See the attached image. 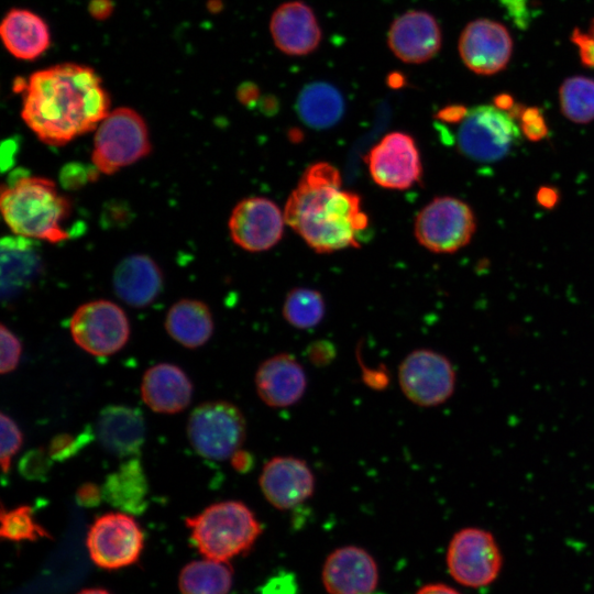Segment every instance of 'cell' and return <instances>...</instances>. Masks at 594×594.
I'll return each instance as SVG.
<instances>
[{
	"label": "cell",
	"instance_id": "ac0fdd59",
	"mask_svg": "<svg viewBox=\"0 0 594 594\" xmlns=\"http://www.w3.org/2000/svg\"><path fill=\"white\" fill-rule=\"evenodd\" d=\"M388 46L404 63L421 64L431 59L441 47V31L436 19L426 11L410 10L392 23Z\"/></svg>",
	"mask_w": 594,
	"mask_h": 594
},
{
	"label": "cell",
	"instance_id": "30bf717a",
	"mask_svg": "<svg viewBox=\"0 0 594 594\" xmlns=\"http://www.w3.org/2000/svg\"><path fill=\"white\" fill-rule=\"evenodd\" d=\"M69 330L79 348L97 356L120 351L130 337V323L124 310L105 299L79 306L73 314Z\"/></svg>",
	"mask_w": 594,
	"mask_h": 594
},
{
	"label": "cell",
	"instance_id": "9c48e42d",
	"mask_svg": "<svg viewBox=\"0 0 594 594\" xmlns=\"http://www.w3.org/2000/svg\"><path fill=\"white\" fill-rule=\"evenodd\" d=\"M457 375L451 361L430 349H417L405 356L398 367L403 394L420 407L446 403L454 393Z\"/></svg>",
	"mask_w": 594,
	"mask_h": 594
},
{
	"label": "cell",
	"instance_id": "52a82bcc",
	"mask_svg": "<svg viewBox=\"0 0 594 594\" xmlns=\"http://www.w3.org/2000/svg\"><path fill=\"white\" fill-rule=\"evenodd\" d=\"M519 139L514 117L496 106H477L468 110L457 132V145L466 157L495 162L505 157Z\"/></svg>",
	"mask_w": 594,
	"mask_h": 594
},
{
	"label": "cell",
	"instance_id": "d6986e66",
	"mask_svg": "<svg viewBox=\"0 0 594 594\" xmlns=\"http://www.w3.org/2000/svg\"><path fill=\"white\" fill-rule=\"evenodd\" d=\"M255 388L264 404L273 408H285L302 398L307 388V376L295 356L278 353L263 361L257 367Z\"/></svg>",
	"mask_w": 594,
	"mask_h": 594
},
{
	"label": "cell",
	"instance_id": "8fae6325",
	"mask_svg": "<svg viewBox=\"0 0 594 594\" xmlns=\"http://www.w3.org/2000/svg\"><path fill=\"white\" fill-rule=\"evenodd\" d=\"M447 564L450 574L459 583L480 587L496 579L502 566V554L490 531L469 527L452 537Z\"/></svg>",
	"mask_w": 594,
	"mask_h": 594
},
{
	"label": "cell",
	"instance_id": "3957f363",
	"mask_svg": "<svg viewBox=\"0 0 594 594\" xmlns=\"http://www.w3.org/2000/svg\"><path fill=\"white\" fill-rule=\"evenodd\" d=\"M0 208L15 235L50 243L69 238L62 223L70 212V201L50 178L22 176L11 185H3Z\"/></svg>",
	"mask_w": 594,
	"mask_h": 594
},
{
	"label": "cell",
	"instance_id": "f35d334b",
	"mask_svg": "<svg viewBox=\"0 0 594 594\" xmlns=\"http://www.w3.org/2000/svg\"><path fill=\"white\" fill-rule=\"evenodd\" d=\"M297 586L292 574L285 573L272 578L263 585L262 594H296Z\"/></svg>",
	"mask_w": 594,
	"mask_h": 594
},
{
	"label": "cell",
	"instance_id": "7c38bea8",
	"mask_svg": "<svg viewBox=\"0 0 594 594\" xmlns=\"http://www.w3.org/2000/svg\"><path fill=\"white\" fill-rule=\"evenodd\" d=\"M143 541L142 529L127 513H108L98 517L87 535L91 560L108 570L134 563L142 552Z\"/></svg>",
	"mask_w": 594,
	"mask_h": 594
},
{
	"label": "cell",
	"instance_id": "e575fe53",
	"mask_svg": "<svg viewBox=\"0 0 594 594\" xmlns=\"http://www.w3.org/2000/svg\"><path fill=\"white\" fill-rule=\"evenodd\" d=\"M1 365L2 374L10 373L19 364L22 346L20 340L4 324L0 326Z\"/></svg>",
	"mask_w": 594,
	"mask_h": 594
},
{
	"label": "cell",
	"instance_id": "b9f144b4",
	"mask_svg": "<svg viewBox=\"0 0 594 594\" xmlns=\"http://www.w3.org/2000/svg\"><path fill=\"white\" fill-rule=\"evenodd\" d=\"M88 9L95 19L102 20L110 15L113 6L110 0H91Z\"/></svg>",
	"mask_w": 594,
	"mask_h": 594
},
{
	"label": "cell",
	"instance_id": "6da1fadb",
	"mask_svg": "<svg viewBox=\"0 0 594 594\" xmlns=\"http://www.w3.org/2000/svg\"><path fill=\"white\" fill-rule=\"evenodd\" d=\"M21 117L44 144L62 146L97 129L110 97L95 69L63 63L33 73L24 84Z\"/></svg>",
	"mask_w": 594,
	"mask_h": 594
},
{
	"label": "cell",
	"instance_id": "e0dca14e",
	"mask_svg": "<svg viewBox=\"0 0 594 594\" xmlns=\"http://www.w3.org/2000/svg\"><path fill=\"white\" fill-rule=\"evenodd\" d=\"M322 582L329 594H371L378 583L377 565L366 550L341 547L326 559Z\"/></svg>",
	"mask_w": 594,
	"mask_h": 594
},
{
	"label": "cell",
	"instance_id": "d6a6232c",
	"mask_svg": "<svg viewBox=\"0 0 594 594\" xmlns=\"http://www.w3.org/2000/svg\"><path fill=\"white\" fill-rule=\"evenodd\" d=\"M1 427V453L0 462L3 473H8L13 455L19 451L22 446L23 437L20 428L14 420L1 413L0 415Z\"/></svg>",
	"mask_w": 594,
	"mask_h": 594
},
{
	"label": "cell",
	"instance_id": "d4e9b609",
	"mask_svg": "<svg viewBox=\"0 0 594 594\" xmlns=\"http://www.w3.org/2000/svg\"><path fill=\"white\" fill-rule=\"evenodd\" d=\"M110 505L130 514H141L147 506V481L138 459H129L110 473L101 487Z\"/></svg>",
	"mask_w": 594,
	"mask_h": 594
},
{
	"label": "cell",
	"instance_id": "5bb4252c",
	"mask_svg": "<svg viewBox=\"0 0 594 594\" xmlns=\"http://www.w3.org/2000/svg\"><path fill=\"white\" fill-rule=\"evenodd\" d=\"M284 212L264 197H249L239 201L229 218L232 241L250 252L273 248L282 239L285 224Z\"/></svg>",
	"mask_w": 594,
	"mask_h": 594
},
{
	"label": "cell",
	"instance_id": "cb8c5ba5",
	"mask_svg": "<svg viewBox=\"0 0 594 594\" xmlns=\"http://www.w3.org/2000/svg\"><path fill=\"white\" fill-rule=\"evenodd\" d=\"M0 37L7 51L23 61L40 57L51 44L46 22L25 9H12L4 15L0 23Z\"/></svg>",
	"mask_w": 594,
	"mask_h": 594
},
{
	"label": "cell",
	"instance_id": "f546056e",
	"mask_svg": "<svg viewBox=\"0 0 594 594\" xmlns=\"http://www.w3.org/2000/svg\"><path fill=\"white\" fill-rule=\"evenodd\" d=\"M562 113L575 123L594 120V80L583 76L568 78L560 88Z\"/></svg>",
	"mask_w": 594,
	"mask_h": 594
},
{
	"label": "cell",
	"instance_id": "bcb514c9",
	"mask_svg": "<svg viewBox=\"0 0 594 594\" xmlns=\"http://www.w3.org/2000/svg\"><path fill=\"white\" fill-rule=\"evenodd\" d=\"M558 194L554 189L544 187L538 193V200L544 207H552L557 202Z\"/></svg>",
	"mask_w": 594,
	"mask_h": 594
},
{
	"label": "cell",
	"instance_id": "2e32d148",
	"mask_svg": "<svg viewBox=\"0 0 594 594\" xmlns=\"http://www.w3.org/2000/svg\"><path fill=\"white\" fill-rule=\"evenodd\" d=\"M258 485L273 507L287 510L312 496L315 476L309 465L301 459L274 457L263 466Z\"/></svg>",
	"mask_w": 594,
	"mask_h": 594
},
{
	"label": "cell",
	"instance_id": "4316f807",
	"mask_svg": "<svg viewBox=\"0 0 594 594\" xmlns=\"http://www.w3.org/2000/svg\"><path fill=\"white\" fill-rule=\"evenodd\" d=\"M299 119L312 129H328L343 116L344 100L332 85L316 81L307 85L296 102Z\"/></svg>",
	"mask_w": 594,
	"mask_h": 594
},
{
	"label": "cell",
	"instance_id": "9a60e30c",
	"mask_svg": "<svg viewBox=\"0 0 594 594\" xmlns=\"http://www.w3.org/2000/svg\"><path fill=\"white\" fill-rule=\"evenodd\" d=\"M513 41L498 22L479 19L470 22L459 38V52L465 66L481 75H492L506 67Z\"/></svg>",
	"mask_w": 594,
	"mask_h": 594
},
{
	"label": "cell",
	"instance_id": "4dcf8cb0",
	"mask_svg": "<svg viewBox=\"0 0 594 594\" xmlns=\"http://www.w3.org/2000/svg\"><path fill=\"white\" fill-rule=\"evenodd\" d=\"M0 522V536L2 539L35 541L38 538H51L46 529L35 521L33 509L26 505L10 510L1 507Z\"/></svg>",
	"mask_w": 594,
	"mask_h": 594
},
{
	"label": "cell",
	"instance_id": "681fc988",
	"mask_svg": "<svg viewBox=\"0 0 594 594\" xmlns=\"http://www.w3.org/2000/svg\"><path fill=\"white\" fill-rule=\"evenodd\" d=\"M78 594H110L103 588H86L79 592Z\"/></svg>",
	"mask_w": 594,
	"mask_h": 594
},
{
	"label": "cell",
	"instance_id": "603a6c76",
	"mask_svg": "<svg viewBox=\"0 0 594 594\" xmlns=\"http://www.w3.org/2000/svg\"><path fill=\"white\" fill-rule=\"evenodd\" d=\"M141 395L153 411L176 414L189 405L193 384L177 365L160 363L143 375Z\"/></svg>",
	"mask_w": 594,
	"mask_h": 594
},
{
	"label": "cell",
	"instance_id": "ffe728a7",
	"mask_svg": "<svg viewBox=\"0 0 594 594\" xmlns=\"http://www.w3.org/2000/svg\"><path fill=\"white\" fill-rule=\"evenodd\" d=\"M270 31L275 45L287 55L302 56L314 52L321 41V30L310 7L289 1L273 13Z\"/></svg>",
	"mask_w": 594,
	"mask_h": 594
},
{
	"label": "cell",
	"instance_id": "836d02e7",
	"mask_svg": "<svg viewBox=\"0 0 594 594\" xmlns=\"http://www.w3.org/2000/svg\"><path fill=\"white\" fill-rule=\"evenodd\" d=\"M53 459L43 448L28 451L19 462V471L28 480H44L48 473Z\"/></svg>",
	"mask_w": 594,
	"mask_h": 594
},
{
	"label": "cell",
	"instance_id": "5b68a950",
	"mask_svg": "<svg viewBox=\"0 0 594 594\" xmlns=\"http://www.w3.org/2000/svg\"><path fill=\"white\" fill-rule=\"evenodd\" d=\"M151 150L142 116L131 108L120 107L110 111L97 127L91 161L97 170L112 175L145 157Z\"/></svg>",
	"mask_w": 594,
	"mask_h": 594
},
{
	"label": "cell",
	"instance_id": "f6af8a7d",
	"mask_svg": "<svg viewBox=\"0 0 594 594\" xmlns=\"http://www.w3.org/2000/svg\"><path fill=\"white\" fill-rule=\"evenodd\" d=\"M416 594H460V593L446 584H428L421 587Z\"/></svg>",
	"mask_w": 594,
	"mask_h": 594
},
{
	"label": "cell",
	"instance_id": "ab89813d",
	"mask_svg": "<svg viewBox=\"0 0 594 594\" xmlns=\"http://www.w3.org/2000/svg\"><path fill=\"white\" fill-rule=\"evenodd\" d=\"M102 490L95 483H84L76 492V501L84 507H95L100 504Z\"/></svg>",
	"mask_w": 594,
	"mask_h": 594
},
{
	"label": "cell",
	"instance_id": "4fadbf2b",
	"mask_svg": "<svg viewBox=\"0 0 594 594\" xmlns=\"http://www.w3.org/2000/svg\"><path fill=\"white\" fill-rule=\"evenodd\" d=\"M373 180L388 189H407L421 177L422 165L415 140L407 133L386 134L367 153Z\"/></svg>",
	"mask_w": 594,
	"mask_h": 594
},
{
	"label": "cell",
	"instance_id": "d590c367",
	"mask_svg": "<svg viewBox=\"0 0 594 594\" xmlns=\"http://www.w3.org/2000/svg\"><path fill=\"white\" fill-rule=\"evenodd\" d=\"M87 440L88 438L85 436L74 437L68 433H59L52 439L47 451L53 460L64 461L75 455Z\"/></svg>",
	"mask_w": 594,
	"mask_h": 594
},
{
	"label": "cell",
	"instance_id": "7dc6e473",
	"mask_svg": "<svg viewBox=\"0 0 594 594\" xmlns=\"http://www.w3.org/2000/svg\"><path fill=\"white\" fill-rule=\"evenodd\" d=\"M495 102V106L502 110H509V109H513L514 108V101L512 99L510 96L508 95H501V96H497L494 100Z\"/></svg>",
	"mask_w": 594,
	"mask_h": 594
},
{
	"label": "cell",
	"instance_id": "1f68e13d",
	"mask_svg": "<svg viewBox=\"0 0 594 594\" xmlns=\"http://www.w3.org/2000/svg\"><path fill=\"white\" fill-rule=\"evenodd\" d=\"M18 239L14 241L15 250L8 240V254L4 252L2 254L7 255L8 263L2 262V267H8V270H2V276L8 274V280L11 284L14 282H25L34 276L36 267V257L30 252L29 249L25 250L24 254L21 255L22 245L25 238L16 235Z\"/></svg>",
	"mask_w": 594,
	"mask_h": 594
},
{
	"label": "cell",
	"instance_id": "484cf974",
	"mask_svg": "<svg viewBox=\"0 0 594 594\" xmlns=\"http://www.w3.org/2000/svg\"><path fill=\"white\" fill-rule=\"evenodd\" d=\"M165 329L175 341L195 349L210 339L213 332L212 315L205 302L197 299H182L169 308Z\"/></svg>",
	"mask_w": 594,
	"mask_h": 594
},
{
	"label": "cell",
	"instance_id": "f1b7e54d",
	"mask_svg": "<svg viewBox=\"0 0 594 594\" xmlns=\"http://www.w3.org/2000/svg\"><path fill=\"white\" fill-rule=\"evenodd\" d=\"M324 301L315 289L298 287L292 289L283 304L284 319L297 329L316 327L324 316Z\"/></svg>",
	"mask_w": 594,
	"mask_h": 594
},
{
	"label": "cell",
	"instance_id": "ba28073f",
	"mask_svg": "<svg viewBox=\"0 0 594 594\" xmlns=\"http://www.w3.org/2000/svg\"><path fill=\"white\" fill-rule=\"evenodd\" d=\"M475 217L468 204L453 197H437L415 220L418 242L435 253H452L465 246L475 232Z\"/></svg>",
	"mask_w": 594,
	"mask_h": 594
},
{
	"label": "cell",
	"instance_id": "277c9868",
	"mask_svg": "<svg viewBox=\"0 0 594 594\" xmlns=\"http://www.w3.org/2000/svg\"><path fill=\"white\" fill-rule=\"evenodd\" d=\"M185 522L199 552L223 562L246 552L262 532L254 513L239 501L212 504Z\"/></svg>",
	"mask_w": 594,
	"mask_h": 594
},
{
	"label": "cell",
	"instance_id": "7a4b0ae2",
	"mask_svg": "<svg viewBox=\"0 0 594 594\" xmlns=\"http://www.w3.org/2000/svg\"><path fill=\"white\" fill-rule=\"evenodd\" d=\"M286 223L318 253L358 248L369 226L358 194L342 188L340 172L319 162L301 175L285 208Z\"/></svg>",
	"mask_w": 594,
	"mask_h": 594
},
{
	"label": "cell",
	"instance_id": "8d00e7d4",
	"mask_svg": "<svg viewBox=\"0 0 594 594\" xmlns=\"http://www.w3.org/2000/svg\"><path fill=\"white\" fill-rule=\"evenodd\" d=\"M521 131L530 141H539L547 134L544 118L538 108H526L520 111Z\"/></svg>",
	"mask_w": 594,
	"mask_h": 594
},
{
	"label": "cell",
	"instance_id": "7402d4cb",
	"mask_svg": "<svg viewBox=\"0 0 594 594\" xmlns=\"http://www.w3.org/2000/svg\"><path fill=\"white\" fill-rule=\"evenodd\" d=\"M112 282L119 298L129 306L142 308L152 304L160 295L163 274L152 257L133 254L117 265Z\"/></svg>",
	"mask_w": 594,
	"mask_h": 594
},
{
	"label": "cell",
	"instance_id": "8992f818",
	"mask_svg": "<svg viewBox=\"0 0 594 594\" xmlns=\"http://www.w3.org/2000/svg\"><path fill=\"white\" fill-rule=\"evenodd\" d=\"M242 411L232 403L212 400L200 404L190 414L187 435L195 451L210 460L231 458L245 440Z\"/></svg>",
	"mask_w": 594,
	"mask_h": 594
},
{
	"label": "cell",
	"instance_id": "44dd1931",
	"mask_svg": "<svg viewBox=\"0 0 594 594\" xmlns=\"http://www.w3.org/2000/svg\"><path fill=\"white\" fill-rule=\"evenodd\" d=\"M98 440L106 451L119 458L135 455L145 439L142 413L124 405L103 408L97 421Z\"/></svg>",
	"mask_w": 594,
	"mask_h": 594
},
{
	"label": "cell",
	"instance_id": "60d3db41",
	"mask_svg": "<svg viewBox=\"0 0 594 594\" xmlns=\"http://www.w3.org/2000/svg\"><path fill=\"white\" fill-rule=\"evenodd\" d=\"M466 112L468 110L465 107L454 105L440 110L438 113V118L440 119V121L447 123H460L464 119Z\"/></svg>",
	"mask_w": 594,
	"mask_h": 594
},
{
	"label": "cell",
	"instance_id": "7bdbcfd3",
	"mask_svg": "<svg viewBox=\"0 0 594 594\" xmlns=\"http://www.w3.org/2000/svg\"><path fill=\"white\" fill-rule=\"evenodd\" d=\"M251 462H252V458L242 450H238L231 457L232 466L239 472L246 471L248 468L251 466Z\"/></svg>",
	"mask_w": 594,
	"mask_h": 594
},
{
	"label": "cell",
	"instance_id": "74e56055",
	"mask_svg": "<svg viewBox=\"0 0 594 594\" xmlns=\"http://www.w3.org/2000/svg\"><path fill=\"white\" fill-rule=\"evenodd\" d=\"M571 40L579 48L582 63L587 67H594V20L587 32L575 29Z\"/></svg>",
	"mask_w": 594,
	"mask_h": 594
},
{
	"label": "cell",
	"instance_id": "83f0119b",
	"mask_svg": "<svg viewBox=\"0 0 594 594\" xmlns=\"http://www.w3.org/2000/svg\"><path fill=\"white\" fill-rule=\"evenodd\" d=\"M232 576V569L227 562L206 558L183 568L178 586L182 594H227Z\"/></svg>",
	"mask_w": 594,
	"mask_h": 594
},
{
	"label": "cell",
	"instance_id": "c3c4849f",
	"mask_svg": "<svg viewBox=\"0 0 594 594\" xmlns=\"http://www.w3.org/2000/svg\"><path fill=\"white\" fill-rule=\"evenodd\" d=\"M404 84V78L402 76H399L398 74H393L391 77H389V85L392 87H399Z\"/></svg>",
	"mask_w": 594,
	"mask_h": 594
},
{
	"label": "cell",
	"instance_id": "ee69618b",
	"mask_svg": "<svg viewBox=\"0 0 594 594\" xmlns=\"http://www.w3.org/2000/svg\"><path fill=\"white\" fill-rule=\"evenodd\" d=\"M238 96L242 102L248 105L256 100L258 97V89L255 85L248 82L240 87Z\"/></svg>",
	"mask_w": 594,
	"mask_h": 594
}]
</instances>
